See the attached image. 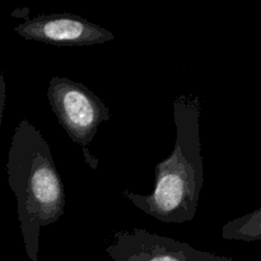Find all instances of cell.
Listing matches in <instances>:
<instances>
[{
	"label": "cell",
	"mask_w": 261,
	"mask_h": 261,
	"mask_svg": "<svg viewBox=\"0 0 261 261\" xmlns=\"http://www.w3.org/2000/svg\"><path fill=\"white\" fill-rule=\"evenodd\" d=\"M172 109L175 145L172 153L155 166L154 189L147 195L124 191L122 196L158 221L182 224L195 217L204 184L200 98L180 96Z\"/></svg>",
	"instance_id": "6da1fadb"
},
{
	"label": "cell",
	"mask_w": 261,
	"mask_h": 261,
	"mask_svg": "<svg viewBox=\"0 0 261 261\" xmlns=\"http://www.w3.org/2000/svg\"><path fill=\"white\" fill-rule=\"evenodd\" d=\"M8 184L17 199V213L25 252L38 261L41 227L61 218L65 190L47 140L23 119L15 127L7 162Z\"/></svg>",
	"instance_id": "7a4b0ae2"
},
{
	"label": "cell",
	"mask_w": 261,
	"mask_h": 261,
	"mask_svg": "<svg viewBox=\"0 0 261 261\" xmlns=\"http://www.w3.org/2000/svg\"><path fill=\"white\" fill-rule=\"evenodd\" d=\"M47 98L59 124L69 138L83 149L92 170H96L98 161L91 157L88 145L93 142L99 125L111 119L107 105L84 84L64 76L51 78Z\"/></svg>",
	"instance_id": "3957f363"
},
{
	"label": "cell",
	"mask_w": 261,
	"mask_h": 261,
	"mask_svg": "<svg viewBox=\"0 0 261 261\" xmlns=\"http://www.w3.org/2000/svg\"><path fill=\"white\" fill-rule=\"evenodd\" d=\"M106 252L114 261H234L142 228L116 232Z\"/></svg>",
	"instance_id": "277c9868"
},
{
	"label": "cell",
	"mask_w": 261,
	"mask_h": 261,
	"mask_svg": "<svg viewBox=\"0 0 261 261\" xmlns=\"http://www.w3.org/2000/svg\"><path fill=\"white\" fill-rule=\"evenodd\" d=\"M15 32L24 40L55 46H91L115 40L111 31L70 13L28 18Z\"/></svg>",
	"instance_id": "5b68a950"
},
{
	"label": "cell",
	"mask_w": 261,
	"mask_h": 261,
	"mask_svg": "<svg viewBox=\"0 0 261 261\" xmlns=\"http://www.w3.org/2000/svg\"><path fill=\"white\" fill-rule=\"evenodd\" d=\"M222 239L252 242L261 240V206L228 222L222 228Z\"/></svg>",
	"instance_id": "8992f818"
},
{
	"label": "cell",
	"mask_w": 261,
	"mask_h": 261,
	"mask_svg": "<svg viewBox=\"0 0 261 261\" xmlns=\"http://www.w3.org/2000/svg\"><path fill=\"white\" fill-rule=\"evenodd\" d=\"M5 102H7V83H5L4 74L0 73V129H2Z\"/></svg>",
	"instance_id": "52a82bcc"
}]
</instances>
